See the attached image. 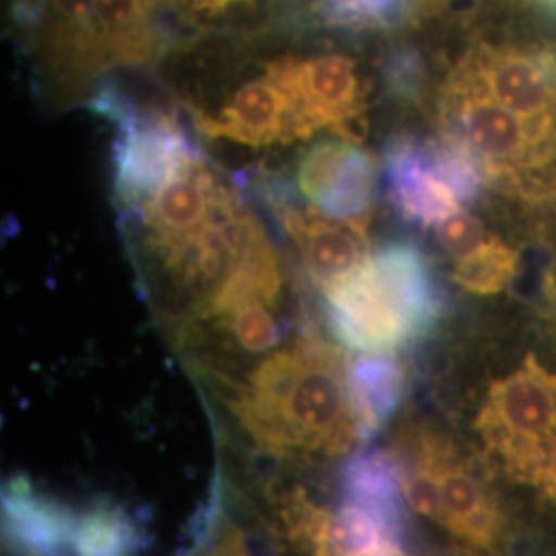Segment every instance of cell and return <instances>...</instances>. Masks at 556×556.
<instances>
[{
  "instance_id": "6da1fadb",
  "label": "cell",
  "mask_w": 556,
  "mask_h": 556,
  "mask_svg": "<svg viewBox=\"0 0 556 556\" xmlns=\"http://www.w3.org/2000/svg\"><path fill=\"white\" fill-rule=\"evenodd\" d=\"M118 208L140 277L178 324L233 273L260 227L199 147L153 192Z\"/></svg>"
},
{
  "instance_id": "7a4b0ae2",
  "label": "cell",
  "mask_w": 556,
  "mask_h": 556,
  "mask_svg": "<svg viewBox=\"0 0 556 556\" xmlns=\"http://www.w3.org/2000/svg\"><path fill=\"white\" fill-rule=\"evenodd\" d=\"M351 357L316 328L303 330L225 386V404L256 452L324 464L365 439L349 383Z\"/></svg>"
},
{
  "instance_id": "3957f363",
  "label": "cell",
  "mask_w": 556,
  "mask_h": 556,
  "mask_svg": "<svg viewBox=\"0 0 556 556\" xmlns=\"http://www.w3.org/2000/svg\"><path fill=\"white\" fill-rule=\"evenodd\" d=\"M278 532L307 556H410L408 503L392 452L351 457L338 475L337 495L318 498L307 486L278 489Z\"/></svg>"
},
{
  "instance_id": "277c9868",
  "label": "cell",
  "mask_w": 556,
  "mask_h": 556,
  "mask_svg": "<svg viewBox=\"0 0 556 556\" xmlns=\"http://www.w3.org/2000/svg\"><path fill=\"white\" fill-rule=\"evenodd\" d=\"M321 295L332 337L374 355H390L429 337L445 309L433 262L410 241L381 245Z\"/></svg>"
},
{
  "instance_id": "5b68a950",
  "label": "cell",
  "mask_w": 556,
  "mask_h": 556,
  "mask_svg": "<svg viewBox=\"0 0 556 556\" xmlns=\"http://www.w3.org/2000/svg\"><path fill=\"white\" fill-rule=\"evenodd\" d=\"M392 456L408 509L466 555L497 556L503 551L507 526L501 503L456 439L431 422L413 420L397 431Z\"/></svg>"
},
{
  "instance_id": "8992f818",
  "label": "cell",
  "mask_w": 556,
  "mask_h": 556,
  "mask_svg": "<svg viewBox=\"0 0 556 556\" xmlns=\"http://www.w3.org/2000/svg\"><path fill=\"white\" fill-rule=\"evenodd\" d=\"M439 135L466 147L486 184L530 204H556V128L521 118L472 83L447 73L435 101Z\"/></svg>"
},
{
  "instance_id": "52a82bcc",
  "label": "cell",
  "mask_w": 556,
  "mask_h": 556,
  "mask_svg": "<svg viewBox=\"0 0 556 556\" xmlns=\"http://www.w3.org/2000/svg\"><path fill=\"white\" fill-rule=\"evenodd\" d=\"M472 427L489 466L556 501V374L523 358L491 381Z\"/></svg>"
},
{
  "instance_id": "ba28073f",
  "label": "cell",
  "mask_w": 556,
  "mask_h": 556,
  "mask_svg": "<svg viewBox=\"0 0 556 556\" xmlns=\"http://www.w3.org/2000/svg\"><path fill=\"white\" fill-rule=\"evenodd\" d=\"M202 137L254 149L312 139L324 130L309 98L305 56L268 60L254 79L243 80L219 110L190 108Z\"/></svg>"
},
{
  "instance_id": "9c48e42d",
  "label": "cell",
  "mask_w": 556,
  "mask_h": 556,
  "mask_svg": "<svg viewBox=\"0 0 556 556\" xmlns=\"http://www.w3.org/2000/svg\"><path fill=\"white\" fill-rule=\"evenodd\" d=\"M98 0H17L41 91L59 105L85 100L96 83L91 29Z\"/></svg>"
},
{
  "instance_id": "30bf717a",
  "label": "cell",
  "mask_w": 556,
  "mask_h": 556,
  "mask_svg": "<svg viewBox=\"0 0 556 556\" xmlns=\"http://www.w3.org/2000/svg\"><path fill=\"white\" fill-rule=\"evenodd\" d=\"M383 176L397 215L408 223L435 227L464 208L450 181L439 139L394 137L383 153Z\"/></svg>"
},
{
  "instance_id": "8fae6325",
  "label": "cell",
  "mask_w": 556,
  "mask_h": 556,
  "mask_svg": "<svg viewBox=\"0 0 556 556\" xmlns=\"http://www.w3.org/2000/svg\"><path fill=\"white\" fill-rule=\"evenodd\" d=\"M376 160L355 140H321L298 163V188L321 213L338 219H369L376 192Z\"/></svg>"
},
{
  "instance_id": "7c38bea8",
  "label": "cell",
  "mask_w": 556,
  "mask_h": 556,
  "mask_svg": "<svg viewBox=\"0 0 556 556\" xmlns=\"http://www.w3.org/2000/svg\"><path fill=\"white\" fill-rule=\"evenodd\" d=\"M268 202L319 291L353 273L371 254L369 219H338L314 206L301 208L287 202L282 194L273 197L270 192Z\"/></svg>"
},
{
  "instance_id": "4fadbf2b",
  "label": "cell",
  "mask_w": 556,
  "mask_h": 556,
  "mask_svg": "<svg viewBox=\"0 0 556 556\" xmlns=\"http://www.w3.org/2000/svg\"><path fill=\"white\" fill-rule=\"evenodd\" d=\"M79 509L31 484L11 478L2 491V534L17 556H73Z\"/></svg>"
},
{
  "instance_id": "5bb4252c",
  "label": "cell",
  "mask_w": 556,
  "mask_h": 556,
  "mask_svg": "<svg viewBox=\"0 0 556 556\" xmlns=\"http://www.w3.org/2000/svg\"><path fill=\"white\" fill-rule=\"evenodd\" d=\"M167 0H98L91 29L93 79L160 59L165 38L157 13Z\"/></svg>"
},
{
  "instance_id": "9a60e30c",
  "label": "cell",
  "mask_w": 556,
  "mask_h": 556,
  "mask_svg": "<svg viewBox=\"0 0 556 556\" xmlns=\"http://www.w3.org/2000/svg\"><path fill=\"white\" fill-rule=\"evenodd\" d=\"M351 394L365 439L394 417L406 392V367L390 355L363 353L351 358Z\"/></svg>"
},
{
  "instance_id": "2e32d148",
  "label": "cell",
  "mask_w": 556,
  "mask_h": 556,
  "mask_svg": "<svg viewBox=\"0 0 556 556\" xmlns=\"http://www.w3.org/2000/svg\"><path fill=\"white\" fill-rule=\"evenodd\" d=\"M139 548V523L124 507L101 501L79 511L73 556H135Z\"/></svg>"
},
{
  "instance_id": "e0dca14e",
  "label": "cell",
  "mask_w": 556,
  "mask_h": 556,
  "mask_svg": "<svg viewBox=\"0 0 556 556\" xmlns=\"http://www.w3.org/2000/svg\"><path fill=\"white\" fill-rule=\"evenodd\" d=\"M519 270V254L495 236H486L466 252L454 260L452 278L457 287L475 295H497L505 291Z\"/></svg>"
},
{
  "instance_id": "ac0fdd59",
  "label": "cell",
  "mask_w": 556,
  "mask_h": 556,
  "mask_svg": "<svg viewBox=\"0 0 556 556\" xmlns=\"http://www.w3.org/2000/svg\"><path fill=\"white\" fill-rule=\"evenodd\" d=\"M319 20L346 29H390L410 20V0H321Z\"/></svg>"
},
{
  "instance_id": "d6986e66",
  "label": "cell",
  "mask_w": 556,
  "mask_h": 556,
  "mask_svg": "<svg viewBox=\"0 0 556 556\" xmlns=\"http://www.w3.org/2000/svg\"><path fill=\"white\" fill-rule=\"evenodd\" d=\"M386 89L397 101H417L425 89V59L415 46H396L386 59Z\"/></svg>"
},
{
  "instance_id": "ffe728a7",
  "label": "cell",
  "mask_w": 556,
  "mask_h": 556,
  "mask_svg": "<svg viewBox=\"0 0 556 556\" xmlns=\"http://www.w3.org/2000/svg\"><path fill=\"white\" fill-rule=\"evenodd\" d=\"M435 233L441 250L454 260L477 248L478 243L489 236L480 219L470 215L466 208L457 211L452 217L435 225Z\"/></svg>"
},
{
  "instance_id": "44dd1931",
  "label": "cell",
  "mask_w": 556,
  "mask_h": 556,
  "mask_svg": "<svg viewBox=\"0 0 556 556\" xmlns=\"http://www.w3.org/2000/svg\"><path fill=\"white\" fill-rule=\"evenodd\" d=\"M192 556H252V551L238 526L225 521L219 526L217 534L206 540V544Z\"/></svg>"
},
{
  "instance_id": "7402d4cb",
  "label": "cell",
  "mask_w": 556,
  "mask_h": 556,
  "mask_svg": "<svg viewBox=\"0 0 556 556\" xmlns=\"http://www.w3.org/2000/svg\"><path fill=\"white\" fill-rule=\"evenodd\" d=\"M254 2L256 0H186L188 11L202 20H213V17H219L223 13H227L229 9L254 4Z\"/></svg>"
},
{
  "instance_id": "603a6c76",
  "label": "cell",
  "mask_w": 556,
  "mask_h": 556,
  "mask_svg": "<svg viewBox=\"0 0 556 556\" xmlns=\"http://www.w3.org/2000/svg\"><path fill=\"white\" fill-rule=\"evenodd\" d=\"M454 0H410V20L420 21L435 17Z\"/></svg>"
},
{
  "instance_id": "cb8c5ba5",
  "label": "cell",
  "mask_w": 556,
  "mask_h": 556,
  "mask_svg": "<svg viewBox=\"0 0 556 556\" xmlns=\"http://www.w3.org/2000/svg\"><path fill=\"white\" fill-rule=\"evenodd\" d=\"M544 293H546V299H548V303L553 305V309H555L556 316V264L551 268V273H548V277L544 280Z\"/></svg>"
},
{
  "instance_id": "d4e9b609",
  "label": "cell",
  "mask_w": 556,
  "mask_h": 556,
  "mask_svg": "<svg viewBox=\"0 0 556 556\" xmlns=\"http://www.w3.org/2000/svg\"><path fill=\"white\" fill-rule=\"evenodd\" d=\"M542 7H548L551 11H556V0H536Z\"/></svg>"
}]
</instances>
